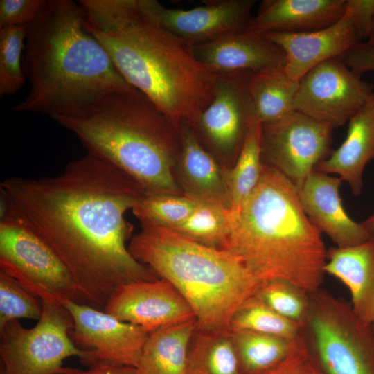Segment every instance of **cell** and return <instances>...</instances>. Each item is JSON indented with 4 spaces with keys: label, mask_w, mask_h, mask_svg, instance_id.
Wrapping results in <instances>:
<instances>
[{
    "label": "cell",
    "mask_w": 374,
    "mask_h": 374,
    "mask_svg": "<svg viewBox=\"0 0 374 374\" xmlns=\"http://www.w3.org/2000/svg\"><path fill=\"white\" fill-rule=\"evenodd\" d=\"M42 314L35 326L26 328L13 320L0 329L1 367L6 374H57L64 360L78 357L90 366L96 363L93 352L80 349L71 341L73 318L63 304L42 299Z\"/></svg>",
    "instance_id": "ba28073f"
},
{
    "label": "cell",
    "mask_w": 374,
    "mask_h": 374,
    "mask_svg": "<svg viewBox=\"0 0 374 374\" xmlns=\"http://www.w3.org/2000/svg\"><path fill=\"white\" fill-rule=\"evenodd\" d=\"M0 267L41 300L84 304L71 274L54 251L30 229L10 217L1 218Z\"/></svg>",
    "instance_id": "9c48e42d"
},
{
    "label": "cell",
    "mask_w": 374,
    "mask_h": 374,
    "mask_svg": "<svg viewBox=\"0 0 374 374\" xmlns=\"http://www.w3.org/2000/svg\"><path fill=\"white\" fill-rule=\"evenodd\" d=\"M309 297L302 336L318 374H374V329L326 291Z\"/></svg>",
    "instance_id": "52a82bcc"
},
{
    "label": "cell",
    "mask_w": 374,
    "mask_h": 374,
    "mask_svg": "<svg viewBox=\"0 0 374 374\" xmlns=\"http://www.w3.org/2000/svg\"><path fill=\"white\" fill-rule=\"evenodd\" d=\"M46 0H1L0 28L28 26L37 17Z\"/></svg>",
    "instance_id": "836d02e7"
},
{
    "label": "cell",
    "mask_w": 374,
    "mask_h": 374,
    "mask_svg": "<svg viewBox=\"0 0 374 374\" xmlns=\"http://www.w3.org/2000/svg\"><path fill=\"white\" fill-rule=\"evenodd\" d=\"M348 122L344 142L314 170L339 175L354 195H359L362 189L364 168L374 157V91Z\"/></svg>",
    "instance_id": "44dd1931"
},
{
    "label": "cell",
    "mask_w": 374,
    "mask_h": 374,
    "mask_svg": "<svg viewBox=\"0 0 374 374\" xmlns=\"http://www.w3.org/2000/svg\"><path fill=\"white\" fill-rule=\"evenodd\" d=\"M104 312L139 326L148 333L195 319L193 309L181 294L162 278L123 285L110 298Z\"/></svg>",
    "instance_id": "9a60e30c"
},
{
    "label": "cell",
    "mask_w": 374,
    "mask_h": 374,
    "mask_svg": "<svg viewBox=\"0 0 374 374\" xmlns=\"http://www.w3.org/2000/svg\"><path fill=\"white\" fill-rule=\"evenodd\" d=\"M0 374H6L4 369L1 366Z\"/></svg>",
    "instance_id": "60d3db41"
},
{
    "label": "cell",
    "mask_w": 374,
    "mask_h": 374,
    "mask_svg": "<svg viewBox=\"0 0 374 374\" xmlns=\"http://www.w3.org/2000/svg\"><path fill=\"white\" fill-rule=\"evenodd\" d=\"M341 58L350 69L360 75L374 71V45L366 42L357 43Z\"/></svg>",
    "instance_id": "8d00e7d4"
},
{
    "label": "cell",
    "mask_w": 374,
    "mask_h": 374,
    "mask_svg": "<svg viewBox=\"0 0 374 374\" xmlns=\"http://www.w3.org/2000/svg\"><path fill=\"white\" fill-rule=\"evenodd\" d=\"M231 229V210L213 202H197L190 215L170 229L199 244L223 249Z\"/></svg>",
    "instance_id": "83f0119b"
},
{
    "label": "cell",
    "mask_w": 374,
    "mask_h": 374,
    "mask_svg": "<svg viewBox=\"0 0 374 374\" xmlns=\"http://www.w3.org/2000/svg\"><path fill=\"white\" fill-rule=\"evenodd\" d=\"M252 74L250 71L216 73L213 99L191 125L214 157L235 163L251 125L257 121L249 91Z\"/></svg>",
    "instance_id": "30bf717a"
},
{
    "label": "cell",
    "mask_w": 374,
    "mask_h": 374,
    "mask_svg": "<svg viewBox=\"0 0 374 374\" xmlns=\"http://www.w3.org/2000/svg\"><path fill=\"white\" fill-rule=\"evenodd\" d=\"M325 272L345 285L353 312L374 329V243L327 250Z\"/></svg>",
    "instance_id": "7402d4cb"
},
{
    "label": "cell",
    "mask_w": 374,
    "mask_h": 374,
    "mask_svg": "<svg viewBox=\"0 0 374 374\" xmlns=\"http://www.w3.org/2000/svg\"><path fill=\"white\" fill-rule=\"evenodd\" d=\"M362 224L368 233L369 240L374 243V214L362 222Z\"/></svg>",
    "instance_id": "f35d334b"
},
{
    "label": "cell",
    "mask_w": 374,
    "mask_h": 374,
    "mask_svg": "<svg viewBox=\"0 0 374 374\" xmlns=\"http://www.w3.org/2000/svg\"><path fill=\"white\" fill-rule=\"evenodd\" d=\"M262 374H318L301 335L297 346L282 362Z\"/></svg>",
    "instance_id": "d590c367"
},
{
    "label": "cell",
    "mask_w": 374,
    "mask_h": 374,
    "mask_svg": "<svg viewBox=\"0 0 374 374\" xmlns=\"http://www.w3.org/2000/svg\"><path fill=\"white\" fill-rule=\"evenodd\" d=\"M51 118L71 132L87 154L123 172L145 195H184L173 174L180 127L141 91L111 93L82 113Z\"/></svg>",
    "instance_id": "5b68a950"
},
{
    "label": "cell",
    "mask_w": 374,
    "mask_h": 374,
    "mask_svg": "<svg viewBox=\"0 0 374 374\" xmlns=\"http://www.w3.org/2000/svg\"><path fill=\"white\" fill-rule=\"evenodd\" d=\"M142 10L166 30L191 46L245 28L253 0H211L191 9L172 8L156 0H139Z\"/></svg>",
    "instance_id": "4fadbf2b"
},
{
    "label": "cell",
    "mask_w": 374,
    "mask_h": 374,
    "mask_svg": "<svg viewBox=\"0 0 374 374\" xmlns=\"http://www.w3.org/2000/svg\"><path fill=\"white\" fill-rule=\"evenodd\" d=\"M57 374H139L135 367L107 362H97L87 370L64 367Z\"/></svg>",
    "instance_id": "74e56055"
},
{
    "label": "cell",
    "mask_w": 374,
    "mask_h": 374,
    "mask_svg": "<svg viewBox=\"0 0 374 374\" xmlns=\"http://www.w3.org/2000/svg\"><path fill=\"white\" fill-rule=\"evenodd\" d=\"M62 303L73 318L69 337L77 347L91 350L96 362L136 367L148 335L143 328L84 304Z\"/></svg>",
    "instance_id": "5bb4252c"
},
{
    "label": "cell",
    "mask_w": 374,
    "mask_h": 374,
    "mask_svg": "<svg viewBox=\"0 0 374 374\" xmlns=\"http://www.w3.org/2000/svg\"><path fill=\"white\" fill-rule=\"evenodd\" d=\"M22 64L30 89L12 107L17 112L76 115L111 93L135 89L87 29L80 3L71 0H46L28 26Z\"/></svg>",
    "instance_id": "3957f363"
},
{
    "label": "cell",
    "mask_w": 374,
    "mask_h": 374,
    "mask_svg": "<svg viewBox=\"0 0 374 374\" xmlns=\"http://www.w3.org/2000/svg\"><path fill=\"white\" fill-rule=\"evenodd\" d=\"M28 26L0 28V96H12L24 85L26 78L22 57Z\"/></svg>",
    "instance_id": "4dcf8cb0"
},
{
    "label": "cell",
    "mask_w": 374,
    "mask_h": 374,
    "mask_svg": "<svg viewBox=\"0 0 374 374\" xmlns=\"http://www.w3.org/2000/svg\"><path fill=\"white\" fill-rule=\"evenodd\" d=\"M366 42L374 45V24H373V29L371 30V33L368 39L366 40Z\"/></svg>",
    "instance_id": "ab89813d"
},
{
    "label": "cell",
    "mask_w": 374,
    "mask_h": 374,
    "mask_svg": "<svg viewBox=\"0 0 374 374\" xmlns=\"http://www.w3.org/2000/svg\"><path fill=\"white\" fill-rule=\"evenodd\" d=\"M299 82L292 80L283 67L253 73L249 91L256 121L260 124L271 123L294 112Z\"/></svg>",
    "instance_id": "d4e9b609"
},
{
    "label": "cell",
    "mask_w": 374,
    "mask_h": 374,
    "mask_svg": "<svg viewBox=\"0 0 374 374\" xmlns=\"http://www.w3.org/2000/svg\"><path fill=\"white\" fill-rule=\"evenodd\" d=\"M230 331L244 374H262L270 370L293 351L301 337L287 339L249 330Z\"/></svg>",
    "instance_id": "484cf974"
},
{
    "label": "cell",
    "mask_w": 374,
    "mask_h": 374,
    "mask_svg": "<svg viewBox=\"0 0 374 374\" xmlns=\"http://www.w3.org/2000/svg\"><path fill=\"white\" fill-rule=\"evenodd\" d=\"M223 249L239 257L262 283L282 280L308 294L321 289L327 250L301 205L298 188L263 163L260 180L237 211Z\"/></svg>",
    "instance_id": "277c9868"
},
{
    "label": "cell",
    "mask_w": 374,
    "mask_h": 374,
    "mask_svg": "<svg viewBox=\"0 0 374 374\" xmlns=\"http://www.w3.org/2000/svg\"><path fill=\"white\" fill-rule=\"evenodd\" d=\"M195 57L215 73L250 71L256 73L284 67L281 48L263 33L247 28L209 42L192 46Z\"/></svg>",
    "instance_id": "ac0fdd59"
},
{
    "label": "cell",
    "mask_w": 374,
    "mask_h": 374,
    "mask_svg": "<svg viewBox=\"0 0 374 374\" xmlns=\"http://www.w3.org/2000/svg\"><path fill=\"white\" fill-rule=\"evenodd\" d=\"M181 149L177 166L184 195L197 202H213L231 208L225 173L199 142L191 125L180 126Z\"/></svg>",
    "instance_id": "ffe728a7"
},
{
    "label": "cell",
    "mask_w": 374,
    "mask_h": 374,
    "mask_svg": "<svg viewBox=\"0 0 374 374\" xmlns=\"http://www.w3.org/2000/svg\"><path fill=\"white\" fill-rule=\"evenodd\" d=\"M344 14L351 19L359 42L367 40L374 24V0H346Z\"/></svg>",
    "instance_id": "e575fe53"
},
{
    "label": "cell",
    "mask_w": 374,
    "mask_h": 374,
    "mask_svg": "<svg viewBox=\"0 0 374 374\" xmlns=\"http://www.w3.org/2000/svg\"><path fill=\"white\" fill-rule=\"evenodd\" d=\"M332 130L296 111L261 124L262 162L280 172L299 190L326 158Z\"/></svg>",
    "instance_id": "8fae6325"
},
{
    "label": "cell",
    "mask_w": 374,
    "mask_h": 374,
    "mask_svg": "<svg viewBox=\"0 0 374 374\" xmlns=\"http://www.w3.org/2000/svg\"><path fill=\"white\" fill-rule=\"evenodd\" d=\"M345 2L346 0H265L246 28L261 33L320 30L344 16Z\"/></svg>",
    "instance_id": "d6986e66"
},
{
    "label": "cell",
    "mask_w": 374,
    "mask_h": 374,
    "mask_svg": "<svg viewBox=\"0 0 374 374\" xmlns=\"http://www.w3.org/2000/svg\"><path fill=\"white\" fill-rule=\"evenodd\" d=\"M85 26L134 88L180 127L191 125L212 102L216 73L190 45L164 29L139 0H80Z\"/></svg>",
    "instance_id": "7a4b0ae2"
},
{
    "label": "cell",
    "mask_w": 374,
    "mask_h": 374,
    "mask_svg": "<svg viewBox=\"0 0 374 374\" xmlns=\"http://www.w3.org/2000/svg\"><path fill=\"white\" fill-rule=\"evenodd\" d=\"M263 34L283 51L284 71L296 82L317 65L331 58L341 57L361 42L351 19L345 14L335 24L314 31Z\"/></svg>",
    "instance_id": "2e32d148"
},
{
    "label": "cell",
    "mask_w": 374,
    "mask_h": 374,
    "mask_svg": "<svg viewBox=\"0 0 374 374\" xmlns=\"http://www.w3.org/2000/svg\"><path fill=\"white\" fill-rule=\"evenodd\" d=\"M303 327L301 324L282 317L255 295L234 313L229 330H249L296 339L301 335Z\"/></svg>",
    "instance_id": "f1b7e54d"
},
{
    "label": "cell",
    "mask_w": 374,
    "mask_h": 374,
    "mask_svg": "<svg viewBox=\"0 0 374 374\" xmlns=\"http://www.w3.org/2000/svg\"><path fill=\"white\" fill-rule=\"evenodd\" d=\"M261 124L251 126L233 166L225 174L231 211H237L257 187L262 177Z\"/></svg>",
    "instance_id": "4316f807"
},
{
    "label": "cell",
    "mask_w": 374,
    "mask_h": 374,
    "mask_svg": "<svg viewBox=\"0 0 374 374\" xmlns=\"http://www.w3.org/2000/svg\"><path fill=\"white\" fill-rule=\"evenodd\" d=\"M197 203L184 195H145L132 211L141 225L172 229L190 215Z\"/></svg>",
    "instance_id": "f546056e"
},
{
    "label": "cell",
    "mask_w": 374,
    "mask_h": 374,
    "mask_svg": "<svg viewBox=\"0 0 374 374\" xmlns=\"http://www.w3.org/2000/svg\"><path fill=\"white\" fill-rule=\"evenodd\" d=\"M186 374H244L230 330L197 327L188 348Z\"/></svg>",
    "instance_id": "cb8c5ba5"
},
{
    "label": "cell",
    "mask_w": 374,
    "mask_h": 374,
    "mask_svg": "<svg viewBox=\"0 0 374 374\" xmlns=\"http://www.w3.org/2000/svg\"><path fill=\"white\" fill-rule=\"evenodd\" d=\"M256 296L282 317L304 326L310 311L309 294L282 280L262 283Z\"/></svg>",
    "instance_id": "1f68e13d"
},
{
    "label": "cell",
    "mask_w": 374,
    "mask_h": 374,
    "mask_svg": "<svg viewBox=\"0 0 374 374\" xmlns=\"http://www.w3.org/2000/svg\"><path fill=\"white\" fill-rule=\"evenodd\" d=\"M373 87L341 57L327 60L299 82L294 110L335 128L348 121L373 93Z\"/></svg>",
    "instance_id": "7c38bea8"
},
{
    "label": "cell",
    "mask_w": 374,
    "mask_h": 374,
    "mask_svg": "<svg viewBox=\"0 0 374 374\" xmlns=\"http://www.w3.org/2000/svg\"><path fill=\"white\" fill-rule=\"evenodd\" d=\"M1 217L40 237L65 265L84 304L104 311L123 285L159 277L130 253L125 214L145 195L129 177L89 154L57 176L0 184Z\"/></svg>",
    "instance_id": "6da1fadb"
},
{
    "label": "cell",
    "mask_w": 374,
    "mask_h": 374,
    "mask_svg": "<svg viewBox=\"0 0 374 374\" xmlns=\"http://www.w3.org/2000/svg\"><path fill=\"white\" fill-rule=\"evenodd\" d=\"M128 249L171 283L193 309L197 328L229 330L231 318L261 283L231 251L196 242L172 230L142 224Z\"/></svg>",
    "instance_id": "8992f818"
},
{
    "label": "cell",
    "mask_w": 374,
    "mask_h": 374,
    "mask_svg": "<svg viewBox=\"0 0 374 374\" xmlns=\"http://www.w3.org/2000/svg\"><path fill=\"white\" fill-rule=\"evenodd\" d=\"M42 314L41 299L1 271L0 329L8 322L21 318L38 321Z\"/></svg>",
    "instance_id": "d6a6232c"
},
{
    "label": "cell",
    "mask_w": 374,
    "mask_h": 374,
    "mask_svg": "<svg viewBox=\"0 0 374 374\" xmlns=\"http://www.w3.org/2000/svg\"><path fill=\"white\" fill-rule=\"evenodd\" d=\"M341 181L314 170L298 190L301 205L312 223L337 247L344 248L366 242L369 238L362 224L350 218L342 205Z\"/></svg>",
    "instance_id": "e0dca14e"
},
{
    "label": "cell",
    "mask_w": 374,
    "mask_h": 374,
    "mask_svg": "<svg viewBox=\"0 0 374 374\" xmlns=\"http://www.w3.org/2000/svg\"><path fill=\"white\" fill-rule=\"evenodd\" d=\"M196 319L148 333L136 368L139 374H186L188 352Z\"/></svg>",
    "instance_id": "603a6c76"
}]
</instances>
